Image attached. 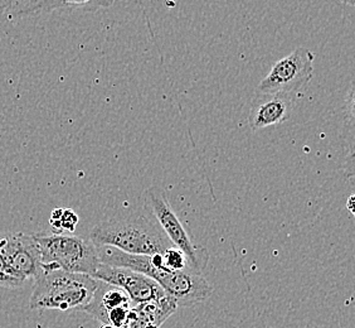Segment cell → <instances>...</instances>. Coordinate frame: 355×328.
Masks as SVG:
<instances>
[{
    "mask_svg": "<svg viewBox=\"0 0 355 328\" xmlns=\"http://www.w3.org/2000/svg\"><path fill=\"white\" fill-rule=\"evenodd\" d=\"M23 284H24V281H21L18 278H14L12 275L0 270V287L14 289V288L21 287Z\"/></svg>",
    "mask_w": 355,
    "mask_h": 328,
    "instance_id": "obj_16",
    "label": "cell"
},
{
    "mask_svg": "<svg viewBox=\"0 0 355 328\" xmlns=\"http://www.w3.org/2000/svg\"><path fill=\"white\" fill-rule=\"evenodd\" d=\"M177 309V303L168 294L155 301L139 303L132 308L128 328H160Z\"/></svg>",
    "mask_w": 355,
    "mask_h": 328,
    "instance_id": "obj_11",
    "label": "cell"
},
{
    "mask_svg": "<svg viewBox=\"0 0 355 328\" xmlns=\"http://www.w3.org/2000/svg\"><path fill=\"white\" fill-rule=\"evenodd\" d=\"M353 201H354V196H350L348 202V208L350 211H353Z\"/></svg>",
    "mask_w": 355,
    "mask_h": 328,
    "instance_id": "obj_18",
    "label": "cell"
},
{
    "mask_svg": "<svg viewBox=\"0 0 355 328\" xmlns=\"http://www.w3.org/2000/svg\"><path fill=\"white\" fill-rule=\"evenodd\" d=\"M89 240L95 246H112L123 253L157 255L173 247L149 207L96 225Z\"/></svg>",
    "mask_w": 355,
    "mask_h": 328,
    "instance_id": "obj_2",
    "label": "cell"
},
{
    "mask_svg": "<svg viewBox=\"0 0 355 328\" xmlns=\"http://www.w3.org/2000/svg\"><path fill=\"white\" fill-rule=\"evenodd\" d=\"M296 94H257L250 105L248 125L252 131L277 126L287 122L294 110Z\"/></svg>",
    "mask_w": 355,
    "mask_h": 328,
    "instance_id": "obj_9",
    "label": "cell"
},
{
    "mask_svg": "<svg viewBox=\"0 0 355 328\" xmlns=\"http://www.w3.org/2000/svg\"><path fill=\"white\" fill-rule=\"evenodd\" d=\"M163 267L177 272H188V273H197L191 265V260L182 250H179L175 246L168 249L166 252L160 254Z\"/></svg>",
    "mask_w": 355,
    "mask_h": 328,
    "instance_id": "obj_13",
    "label": "cell"
},
{
    "mask_svg": "<svg viewBox=\"0 0 355 328\" xmlns=\"http://www.w3.org/2000/svg\"><path fill=\"white\" fill-rule=\"evenodd\" d=\"M0 255L15 278L26 281L42 272L41 252L33 235L0 233Z\"/></svg>",
    "mask_w": 355,
    "mask_h": 328,
    "instance_id": "obj_7",
    "label": "cell"
},
{
    "mask_svg": "<svg viewBox=\"0 0 355 328\" xmlns=\"http://www.w3.org/2000/svg\"><path fill=\"white\" fill-rule=\"evenodd\" d=\"M115 1L116 0H37L31 6L13 10L12 15L19 18L37 17L55 10H83L91 13L112 7Z\"/></svg>",
    "mask_w": 355,
    "mask_h": 328,
    "instance_id": "obj_12",
    "label": "cell"
},
{
    "mask_svg": "<svg viewBox=\"0 0 355 328\" xmlns=\"http://www.w3.org/2000/svg\"><path fill=\"white\" fill-rule=\"evenodd\" d=\"M315 55L304 46L273 63L270 72L257 85L254 92L296 94L313 79Z\"/></svg>",
    "mask_w": 355,
    "mask_h": 328,
    "instance_id": "obj_6",
    "label": "cell"
},
{
    "mask_svg": "<svg viewBox=\"0 0 355 328\" xmlns=\"http://www.w3.org/2000/svg\"><path fill=\"white\" fill-rule=\"evenodd\" d=\"M37 0H0V12H7V10H17L19 8L27 7Z\"/></svg>",
    "mask_w": 355,
    "mask_h": 328,
    "instance_id": "obj_15",
    "label": "cell"
},
{
    "mask_svg": "<svg viewBox=\"0 0 355 328\" xmlns=\"http://www.w3.org/2000/svg\"><path fill=\"white\" fill-rule=\"evenodd\" d=\"M130 306H135V304L123 289L111 286L105 281H97L95 293L92 295L91 301L81 311L86 312L87 315H92L103 325H106L107 317L111 312L116 311L119 308L130 307Z\"/></svg>",
    "mask_w": 355,
    "mask_h": 328,
    "instance_id": "obj_10",
    "label": "cell"
},
{
    "mask_svg": "<svg viewBox=\"0 0 355 328\" xmlns=\"http://www.w3.org/2000/svg\"><path fill=\"white\" fill-rule=\"evenodd\" d=\"M78 216L73 210L71 208H64L60 218V225H61L62 231H69L73 233L76 226L78 224Z\"/></svg>",
    "mask_w": 355,
    "mask_h": 328,
    "instance_id": "obj_14",
    "label": "cell"
},
{
    "mask_svg": "<svg viewBox=\"0 0 355 328\" xmlns=\"http://www.w3.org/2000/svg\"><path fill=\"white\" fill-rule=\"evenodd\" d=\"M41 252L42 270H64L94 277L100 259L89 239L71 233H35Z\"/></svg>",
    "mask_w": 355,
    "mask_h": 328,
    "instance_id": "obj_4",
    "label": "cell"
},
{
    "mask_svg": "<svg viewBox=\"0 0 355 328\" xmlns=\"http://www.w3.org/2000/svg\"><path fill=\"white\" fill-rule=\"evenodd\" d=\"M92 278L123 289L134 304L155 301L166 295L157 281L125 268L110 267L100 263Z\"/></svg>",
    "mask_w": 355,
    "mask_h": 328,
    "instance_id": "obj_8",
    "label": "cell"
},
{
    "mask_svg": "<svg viewBox=\"0 0 355 328\" xmlns=\"http://www.w3.org/2000/svg\"><path fill=\"white\" fill-rule=\"evenodd\" d=\"M343 6H347V7L353 8L354 7L355 0H340Z\"/></svg>",
    "mask_w": 355,
    "mask_h": 328,
    "instance_id": "obj_17",
    "label": "cell"
},
{
    "mask_svg": "<svg viewBox=\"0 0 355 328\" xmlns=\"http://www.w3.org/2000/svg\"><path fill=\"white\" fill-rule=\"evenodd\" d=\"M101 264L125 268L149 277L173 298L178 307H191L205 302L213 287L202 274L177 272L157 265L149 255L123 253L112 246H96Z\"/></svg>",
    "mask_w": 355,
    "mask_h": 328,
    "instance_id": "obj_1",
    "label": "cell"
},
{
    "mask_svg": "<svg viewBox=\"0 0 355 328\" xmlns=\"http://www.w3.org/2000/svg\"><path fill=\"white\" fill-rule=\"evenodd\" d=\"M35 281L29 301L32 309L81 311L91 301L97 287V279L89 275L60 269L42 270Z\"/></svg>",
    "mask_w": 355,
    "mask_h": 328,
    "instance_id": "obj_3",
    "label": "cell"
},
{
    "mask_svg": "<svg viewBox=\"0 0 355 328\" xmlns=\"http://www.w3.org/2000/svg\"><path fill=\"white\" fill-rule=\"evenodd\" d=\"M145 205L149 207L151 213L163 229L171 244L182 250L191 260V265L198 274L203 273L209 254L205 247L193 244L189 233H187L184 226L180 222L177 213L173 210L165 192L157 187H150L145 191Z\"/></svg>",
    "mask_w": 355,
    "mask_h": 328,
    "instance_id": "obj_5",
    "label": "cell"
}]
</instances>
